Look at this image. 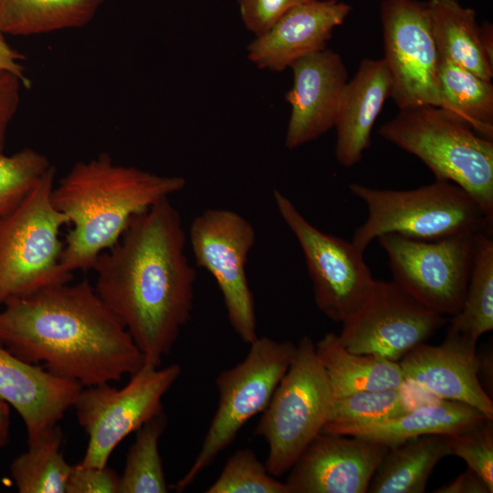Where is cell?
I'll list each match as a JSON object with an SVG mask.
<instances>
[{
    "mask_svg": "<svg viewBox=\"0 0 493 493\" xmlns=\"http://www.w3.org/2000/svg\"><path fill=\"white\" fill-rule=\"evenodd\" d=\"M105 0H0L5 34L31 36L89 24Z\"/></svg>",
    "mask_w": 493,
    "mask_h": 493,
    "instance_id": "obj_25",
    "label": "cell"
},
{
    "mask_svg": "<svg viewBox=\"0 0 493 493\" xmlns=\"http://www.w3.org/2000/svg\"><path fill=\"white\" fill-rule=\"evenodd\" d=\"M82 388L22 361L0 343V399L22 418L28 444L58 425Z\"/></svg>",
    "mask_w": 493,
    "mask_h": 493,
    "instance_id": "obj_19",
    "label": "cell"
},
{
    "mask_svg": "<svg viewBox=\"0 0 493 493\" xmlns=\"http://www.w3.org/2000/svg\"><path fill=\"white\" fill-rule=\"evenodd\" d=\"M391 93V74L383 58L363 59L346 84L334 126V152L341 165L351 167L362 160L371 145L376 119Z\"/></svg>",
    "mask_w": 493,
    "mask_h": 493,
    "instance_id": "obj_20",
    "label": "cell"
},
{
    "mask_svg": "<svg viewBox=\"0 0 493 493\" xmlns=\"http://www.w3.org/2000/svg\"><path fill=\"white\" fill-rule=\"evenodd\" d=\"M325 1H338V0H325Z\"/></svg>",
    "mask_w": 493,
    "mask_h": 493,
    "instance_id": "obj_41",
    "label": "cell"
},
{
    "mask_svg": "<svg viewBox=\"0 0 493 493\" xmlns=\"http://www.w3.org/2000/svg\"><path fill=\"white\" fill-rule=\"evenodd\" d=\"M306 0H237L246 28L258 37L266 33L287 11Z\"/></svg>",
    "mask_w": 493,
    "mask_h": 493,
    "instance_id": "obj_34",
    "label": "cell"
},
{
    "mask_svg": "<svg viewBox=\"0 0 493 493\" xmlns=\"http://www.w3.org/2000/svg\"><path fill=\"white\" fill-rule=\"evenodd\" d=\"M55 176L53 166L16 209L0 218V309L73 278L61 266L60 232L68 221L52 203Z\"/></svg>",
    "mask_w": 493,
    "mask_h": 493,
    "instance_id": "obj_6",
    "label": "cell"
},
{
    "mask_svg": "<svg viewBox=\"0 0 493 493\" xmlns=\"http://www.w3.org/2000/svg\"><path fill=\"white\" fill-rule=\"evenodd\" d=\"M120 475L109 467L71 466L66 493H117Z\"/></svg>",
    "mask_w": 493,
    "mask_h": 493,
    "instance_id": "obj_35",
    "label": "cell"
},
{
    "mask_svg": "<svg viewBox=\"0 0 493 493\" xmlns=\"http://www.w3.org/2000/svg\"><path fill=\"white\" fill-rule=\"evenodd\" d=\"M444 315L393 279L375 280L362 307L342 322L338 338L349 351L399 362L445 324Z\"/></svg>",
    "mask_w": 493,
    "mask_h": 493,
    "instance_id": "obj_13",
    "label": "cell"
},
{
    "mask_svg": "<svg viewBox=\"0 0 493 493\" xmlns=\"http://www.w3.org/2000/svg\"><path fill=\"white\" fill-rule=\"evenodd\" d=\"M487 419L467 404L437 399L388 419L339 426L324 434L351 435L393 447L422 435L457 433Z\"/></svg>",
    "mask_w": 493,
    "mask_h": 493,
    "instance_id": "obj_21",
    "label": "cell"
},
{
    "mask_svg": "<svg viewBox=\"0 0 493 493\" xmlns=\"http://www.w3.org/2000/svg\"><path fill=\"white\" fill-rule=\"evenodd\" d=\"M413 409L404 386L381 391H362L332 398L320 433L345 425H363L388 419Z\"/></svg>",
    "mask_w": 493,
    "mask_h": 493,
    "instance_id": "obj_30",
    "label": "cell"
},
{
    "mask_svg": "<svg viewBox=\"0 0 493 493\" xmlns=\"http://www.w3.org/2000/svg\"><path fill=\"white\" fill-rule=\"evenodd\" d=\"M425 5L439 56L491 80L493 60L482 44L476 11L457 0H428Z\"/></svg>",
    "mask_w": 493,
    "mask_h": 493,
    "instance_id": "obj_23",
    "label": "cell"
},
{
    "mask_svg": "<svg viewBox=\"0 0 493 493\" xmlns=\"http://www.w3.org/2000/svg\"><path fill=\"white\" fill-rule=\"evenodd\" d=\"M385 61L392 79L391 99L400 110L440 107L439 54L425 3L383 0L380 5Z\"/></svg>",
    "mask_w": 493,
    "mask_h": 493,
    "instance_id": "obj_14",
    "label": "cell"
},
{
    "mask_svg": "<svg viewBox=\"0 0 493 493\" xmlns=\"http://www.w3.org/2000/svg\"><path fill=\"white\" fill-rule=\"evenodd\" d=\"M52 167L45 154L30 147L12 155L0 152V218L16 209Z\"/></svg>",
    "mask_w": 493,
    "mask_h": 493,
    "instance_id": "obj_31",
    "label": "cell"
},
{
    "mask_svg": "<svg viewBox=\"0 0 493 493\" xmlns=\"http://www.w3.org/2000/svg\"><path fill=\"white\" fill-rule=\"evenodd\" d=\"M4 35L5 33L0 26V70L16 75L21 79L25 87L29 88L31 82L25 74V68L20 63L25 58L7 44Z\"/></svg>",
    "mask_w": 493,
    "mask_h": 493,
    "instance_id": "obj_38",
    "label": "cell"
},
{
    "mask_svg": "<svg viewBox=\"0 0 493 493\" xmlns=\"http://www.w3.org/2000/svg\"><path fill=\"white\" fill-rule=\"evenodd\" d=\"M332 401L330 386L315 343L303 336L286 373L255 429L267 442L266 467L273 477L288 472L320 433Z\"/></svg>",
    "mask_w": 493,
    "mask_h": 493,
    "instance_id": "obj_8",
    "label": "cell"
},
{
    "mask_svg": "<svg viewBox=\"0 0 493 493\" xmlns=\"http://www.w3.org/2000/svg\"><path fill=\"white\" fill-rule=\"evenodd\" d=\"M475 235L419 240L395 233L377 237L393 280L433 310L455 315L462 307L474 256Z\"/></svg>",
    "mask_w": 493,
    "mask_h": 493,
    "instance_id": "obj_12",
    "label": "cell"
},
{
    "mask_svg": "<svg viewBox=\"0 0 493 493\" xmlns=\"http://www.w3.org/2000/svg\"><path fill=\"white\" fill-rule=\"evenodd\" d=\"M61 443L58 425L12 461L10 474L19 493H66L72 465L66 461Z\"/></svg>",
    "mask_w": 493,
    "mask_h": 493,
    "instance_id": "obj_28",
    "label": "cell"
},
{
    "mask_svg": "<svg viewBox=\"0 0 493 493\" xmlns=\"http://www.w3.org/2000/svg\"><path fill=\"white\" fill-rule=\"evenodd\" d=\"M185 184L181 176L117 163L107 153L77 162L51 194L54 206L71 226L61 255L64 270H91L134 216L180 192Z\"/></svg>",
    "mask_w": 493,
    "mask_h": 493,
    "instance_id": "obj_3",
    "label": "cell"
},
{
    "mask_svg": "<svg viewBox=\"0 0 493 493\" xmlns=\"http://www.w3.org/2000/svg\"><path fill=\"white\" fill-rule=\"evenodd\" d=\"M480 28L482 44L489 58L493 60V26L486 22Z\"/></svg>",
    "mask_w": 493,
    "mask_h": 493,
    "instance_id": "obj_40",
    "label": "cell"
},
{
    "mask_svg": "<svg viewBox=\"0 0 493 493\" xmlns=\"http://www.w3.org/2000/svg\"><path fill=\"white\" fill-rule=\"evenodd\" d=\"M435 493H492L487 483L473 470L467 468L448 484L435 490Z\"/></svg>",
    "mask_w": 493,
    "mask_h": 493,
    "instance_id": "obj_37",
    "label": "cell"
},
{
    "mask_svg": "<svg viewBox=\"0 0 493 493\" xmlns=\"http://www.w3.org/2000/svg\"><path fill=\"white\" fill-rule=\"evenodd\" d=\"M10 407L0 399V448L6 446L10 441Z\"/></svg>",
    "mask_w": 493,
    "mask_h": 493,
    "instance_id": "obj_39",
    "label": "cell"
},
{
    "mask_svg": "<svg viewBox=\"0 0 493 493\" xmlns=\"http://www.w3.org/2000/svg\"><path fill=\"white\" fill-rule=\"evenodd\" d=\"M289 68L293 85L285 95L290 105L285 145L292 150L334 128L348 73L341 57L328 48L303 57Z\"/></svg>",
    "mask_w": 493,
    "mask_h": 493,
    "instance_id": "obj_16",
    "label": "cell"
},
{
    "mask_svg": "<svg viewBox=\"0 0 493 493\" xmlns=\"http://www.w3.org/2000/svg\"><path fill=\"white\" fill-rule=\"evenodd\" d=\"M449 449L445 435H426L389 447L369 484L370 493H423Z\"/></svg>",
    "mask_w": 493,
    "mask_h": 493,
    "instance_id": "obj_24",
    "label": "cell"
},
{
    "mask_svg": "<svg viewBox=\"0 0 493 493\" xmlns=\"http://www.w3.org/2000/svg\"><path fill=\"white\" fill-rule=\"evenodd\" d=\"M419 158L435 179L467 192L493 223V141L434 105L400 110L378 131Z\"/></svg>",
    "mask_w": 493,
    "mask_h": 493,
    "instance_id": "obj_4",
    "label": "cell"
},
{
    "mask_svg": "<svg viewBox=\"0 0 493 493\" xmlns=\"http://www.w3.org/2000/svg\"><path fill=\"white\" fill-rule=\"evenodd\" d=\"M351 7L343 2L306 0L287 11L247 46V58L260 69L283 71L296 60L326 48L335 27Z\"/></svg>",
    "mask_w": 493,
    "mask_h": 493,
    "instance_id": "obj_18",
    "label": "cell"
},
{
    "mask_svg": "<svg viewBox=\"0 0 493 493\" xmlns=\"http://www.w3.org/2000/svg\"><path fill=\"white\" fill-rule=\"evenodd\" d=\"M0 343L22 361L83 387L119 382L145 362L88 278L5 303L0 309Z\"/></svg>",
    "mask_w": 493,
    "mask_h": 493,
    "instance_id": "obj_2",
    "label": "cell"
},
{
    "mask_svg": "<svg viewBox=\"0 0 493 493\" xmlns=\"http://www.w3.org/2000/svg\"><path fill=\"white\" fill-rule=\"evenodd\" d=\"M388 446L366 439L318 434L290 467L288 493H365Z\"/></svg>",
    "mask_w": 493,
    "mask_h": 493,
    "instance_id": "obj_15",
    "label": "cell"
},
{
    "mask_svg": "<svg viewBox=\"0 0 493 493\" xmlns=\"http://www.w3.org/2000/svg\"><path fill=\"white\" fill-rule=\"evenodd\" d=\"M440 108L477 134L493 140V85L453 61L439 56Z\"/></svg>",
    "mask_w": 493,
    "mask_h": 493,
    "instance_id": "obj_26",
    "label": "cell"
},
{
    "mask_svg": "<svg viewBox=\"0 0 493 493\" xmlns=\"http://www.w3.org/2000/svg\"><path fill=\"white\" fill-rule=\"evenodd\" d=\"M206 493H288L250 449L236 450Z\"/></svg>",
    "mask_w": 493,
    "mask_h": 493,
    "instance_id": "obj_32",
    "label": "cell"
},
{
    "mask_svg": "<svg viewBox=\"0 0 493 493\" xmlns=\"http://www.w3.org/2000/svg\"><path fill=\"white\" fill-rule=\"evenodd\" d=\"M349 189L368 210L366 220L351 240L363 252L372 240L389 233L426 241L492 234L493 223L477 201L449 181L435 179L409 190L377 189L352 183Z\"/></svg>",
    "mask_w": 493,
    "mask_h": 493,
    "instance_id": "obj_5",
    "label": "cell"
},
{
    "mask_svg": "<svg viewBox=\"0 0 493 493\" xmlns=\"http://www.w3.org/2000/svg\"><path fill=\"white\" fill-rule=\"evenodd\" d=\"M477 345L446 333L437 346L425 342L400 361L405 381L442 400L467 404L493 420V403L479 380Z\"/></svg>",
    "mask_w": 493,
    "mask_h": 493,
    "instance_id": "obj_17",
    "label": "cell"
},
{
    "mask_svg": "<svg viewBox=\"0 0 493 493\" xmlns=\"http://www.w3.org/2000/svg\"><path fill=\"white\" fill-rule=\"evenodd\" d=\"M22 87L25 85L16 75L0 70V152H5L7 129L18 109Z\"/></svg>",
    "mask_w": 493,
    "mask_h": 493,
    "instance_id": "obj_36",
    "label": "cell"
},
{
    "mask_svg": "<svg viewBox=\"0 0 493 493\" xmlns=\"http://www.w3.org/2000/svg\"><path fill=\"white\" fill-rule=\"evenodd\" d=\"M481 232L474 237L472 269L458 312L453 315L446 333L477 345L484 333L493 330V239Z\"/></svg>",
    "mask_w": 493,
    "mask_h": 493,
    "instance_id": "obj_27",
    "label": "cell"
},
{
    "mask_svg": "<svg viewBox=\"0 0 493 493\" xmlns=\"http://www.w3.org/2000/svg\"><path fill=\"white\" fill-rule=\"evenodd\" d=\"M246 356L215 379L219 399L201 448L189 470L172 488L183 492L235 440L242 427L269 404L292 362L297 345L257 337Z\"/></svg>",
    "mask_w": 493,
    "mask_h": 493,
    "instance_id": "obj_7",
    "label": "cell"
},
{
    "mask_svg": "<svg viewBox=\"0 0 493 493\" xmlns=\"http://www.w3.org/2000/svg\"><path fill=\"white\" fill-rule=\"evenodd\" d=\"M273 199L302 250L317 307L331 320L344 322L362 307L375 284L364 252L352 241L314 226L281 192L274 190Z\"/></svg>",
    "mask_w": 493,
    "mask_h": 493,
    "instance_id": "obj_10",
    "label": "cell"
},
{
    "mask_svg": "<svg viewBox=\"0 0 493 493\" xmlns=\"http://www.w3.org/2000/svg\"><path fill=\"white\" fill-rule=\"evenodd\" d=\"M182 217L164 198L134 216L96 259L94 288L144 356L160 367L190 320L196 271Z\"/></svg>",
    "mask_w": 493,
    "mask_h": 493,
    "instance_id": "obj_1",
    "label": "cell"
},
{
    "mask_svg": "<svg viewBox=\"0 0 493 493\" xmlns=\"http://www.w3.org/2000/svg\"><path fill=\"white\" fill-rule=\"evenodd\" d=\"M189 242L198 267L215 278L229 323L246 344L257 339V317L246 266L256 242L253 225L229 209L210 208L192 222Z\"/></svg>",
    "mask_w": 493,
    "mask_h": 493,
    "instance_id": "obj_11",
    "label": "cell"
},
{
    "mask_svg": "<svg viewBox=\"0 0 493 493\" xmlns=\"http://www.w3.org/2000/svg\"><path fill=\"white\" fill-rule=\"evenodd\" d=\"M167 425L164 413L139 430L128 450L117 493H166L168 487L159 452V441Z\"/></svg>",
    "mask_w": 493,
    "mask_h": 493,
    "instance_id": "obj_29",
    "label": "cell"
},
{
    "mask_svg": "<svg viewBox=\"0 0 493 493\" xmlns=\"http://www.w3.org/2000/svg\"><path fill=\"white\" fill-rule=\"evenodd\" d=\"M181 373L179 364L160 368L144 363L121 389L110 383L83 387L72 406L88 435L79 464L106 467L114 449L127 435L163 413V398Z\"/></svg>",
    "mask_w": 493,
    "mask_h": 493,
    "instance_id": "obj_9",
    "label": "cell"
},
{
    "mask_svg": "<svg viewBox=\"0 0 493 493\" xmlns=\"http://www.w3.org/2000/svg\"><path fill=\"white\" fill-rule=\"evenodd\" d=\"M315 348L332 398L362 391L397 389L406 382L399 362L376 354L349 351L333 332L326 333L315 343Z\"/></svg>",
    "mask_w": 493,
    "mask_h": 493,
    "instance_id": "obj_22",
    "label": "cell"
},
{
    "mask_svg": "<svg viewBox=\"0 0 493 493\" xmlns=\"http://www.w3.org/2000/svg\"><path fill=\"white\" fill-rule=\"evenodd\" d=\"M449 454L459 456L493 491V425L485 420L463 431L445 435Z\"/></svg>",
    "mask_w": 493,
    "mask_h": 493,
    "instance_id": "obj_33",
    "label": "cell"
}]
</instances>
